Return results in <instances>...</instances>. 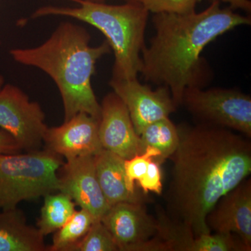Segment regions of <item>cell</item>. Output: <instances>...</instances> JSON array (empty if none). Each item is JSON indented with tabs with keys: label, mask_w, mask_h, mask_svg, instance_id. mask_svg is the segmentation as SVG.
I'll return each instance as SVG.
<instances>
[{
	"label": "cell",
	"mask_w": 251,
	"mask_h": 251,
	"mask_svg": "<svg viewBox=\"0 0 251 251\" xmlns=\"http://www.w3.org/2000/svg\"><path fill=\"white\" fill-rule=\"evenodd\" d=\"M177 128L179 145L169 158L173 166L166 215L180 233L195 238L211 233L209 211L251 175V144L248 137L216 126Z\"/></svg>",
	"instance_id": "obj_1"
},
{
	"label": "cell",
	"mask_w": 251,
	"mask_h": 251,
	"mask_svg": "<svg viewBox=\"0 0 251 251\" xmlns=\"http://www.w3.org/2000/svg\"><path fill=\"white\" fill-rule=\"evenodd\" d=\"M152 23L155 34L142 50L140 74L145 82L168 87L178 108L186 89L204 88L211 80L203 50L225 33L250 25L251 18L214 1L199 13L153 14Z\"/></svg>",
	"instance_id": "obj_2"
},
{
	"label": "cell",
	"mask_w": 251,
	"mask_h": 251,
	"mask_svg": "<svg viewBox=\"0 0 251 251\" xmlns=\"http://www.w3.org/2000/svg\"><path fill=\"white\" fill-rule=\"evenodd\" d=\"M90 40L85 28L64 22L41 45L9 52L16 62L37 68L53 80L62 97L64 121L80 112L100 120V104L92 79L97 62L111 49L106 41L92 46Z\"/></svg>",
	"instance_id": "obj_3"
},
{
	"label": "cell",
	"mask_w": 251,
	"mask_h": 251,
	"mask_svg": "<svg viewBox=\"0 0 251 251\" xmlns=\"http://www.w3.org/2000/svg\"><path fill=\"white\" fill-rule=\"evenodd\" d=\"M78 6H45L31 15L36 19L46 16L74 18L97 28L106 38L115 56L112 79L138 78L141 68V52L150 12L140 1L111 5L88 0H69Z\"/></svg>",
	"instance_id": "obj_4"
},
{
	"label": "cell",
	"mask_w": 251,
	"mask_h": 251,
	"mask_svg": "<svg viewBox=\"0 0 251 251\" xmlns=\"http://www.w3.org/2000/svg\"><path fill=\"white\" fill-rule=\"evenodd\" d=\"M62 157L49 150L0 155V209L58 192Z\"/></svg>",
	"instance_id": "obj_5"
},
{
	"label": "cell",
	"mask_w": 251,
	"mask_h": 251,
	"mask_svg": "<svg viewBox=\"0 0 251 251\" xmlns=\"http://www.w3.org/2000/svg\"><path fill=\"white\" fill-rule=\"evenodd\" d=\"M181 105L198 123L235 130L251 137V97L237 89L190 87Z\"/></svg>",
	"instance_id": "obj_6"
},
{
	"label": "cell",
	"mask_w": 251,
	"mask_h": 251,
	"mask_svg": "<svg viewBox=\"0 0 251 251\" xmlns=\"http://www.w3.org/2000/svg\"><path fill=\"white\" fill-rule=\"evenodd\" d=\"M0 127L26 151L40 150L48 128L41 105L11 84L0 90Z\"/></svg>",
	"instance_id": "obj_7"
},
{
	"label": "cell",
	"mask_w": 251,
	"mask_h": 251,
	"mask_svg": "<svg viewBox=\"0 0 251 251\" xmlns=\"http://www.w3.org/2000/svg\"><path fill=\"white\" fill-rule=\"evenodd\" d=\"M119 251H154L153 239L158 220L150 215L144 202H123L109 208L101 220Z\"/></svg>",
	"instance_id": "obj_8"
},
{
	"label": "cell",
	"mask_w": 251,
	"mask_h": 251,
	"mask_svg": "<svg viewBox=\"0 0 251 251\" xmlns=\"http://www.w3.org/2000/svg\"><path fill=\"white\" fill-rule=\"evenodd\" d=\"M110 87L125 103L130 120L138 135L153 122L169 117L176 105L166 86H158L153 90L140 83L138 78L130 80L111 79Z\"/></svg>",
	"instance_id": "obj_9"
},
{
	"label": "cell",
	"mask_w": 251,
	"mask_h": 251,
	"mask_svg": "<svg viewBox=\"0 0 251 251\" xmlns=\"http://www.w3.org/2000/svg\"><path fill=\"white\" fill-rule=\"evenodd\" d=\"M59 191L68 195L80 209L101 220L110 207L96 173L94 156L66 159L58 171Z\"/></svg>",
	"instance_id": "obj_10"
},
{
	"label": "cell",
	"mask_w": 251,
	"mask_h": 251,
	"mask_svg": "<svg viewBox=\"0 0 251 251\" xmlns=\"http://www.w3.org/2000/svg\"><path fill=\"white\" fill-rule=\"evenodd\" d=\"M99 135L104 150L125 160L145 151L126 107L115 92L107 94L100 103Z\"/></svg>",
	"instance_id": "obj_11"
},
{
	"label": "cell",
	"mask_w": 251,
	"mask_h": 251,
	"mask_svg": "<svg viewBox=\"0 0 251 251\" xmlns=\"http://www.w3.org/2000/svg\"><path fill=\"white\" fill-rule=\"evenodd\" d=\"M99 120L80 112L59 126L48 127L44 135L46 150L66 159L96 156L103 150L99 139Z\"/></svg>",
	"instance_id": "obj_12"
},
{
	"label": "cell",
	"mask_w": 251,
	"mask_h": 251,
	"mask_svg": "<svg viewBox=\"0 0 251 251\" xmlns=\"http://www.w3.org/2000/svg\"><path fill=\"white\" fill-rule=\"evenodd\" d=\"M206 224L211 232L236 234L251 249V180L244 179L220 198Z\"/></svg>",
	"instance_id": "obj_13"
},
{
	"label": "cell",
	"mask_w": 251,
	"mask_h": 251,
	"mask_svg": "<svg viewBox=\"0 0 251 251\" xmlns=\"http://www.w3.org/2000/svg\"><path fill=\"white\" fill-rule=\"evenodd\" d=\"M0 251H49V246L17 207L0 209Z\"/></svg>",
	"instance_id": "obj_14"
},
{
	"label": "cell",
	"mask_w": 251,
	"mask_h": 251,
	"mask_svg": "<svg viewBox=\"0 0 251 251\" xmlns=\"http://www.w3.org/2000/svg\"><path fill=\"white\" fill-rule=\"evenodd\" d=\"M94 163L99 184L110 206L123 202H144L139 193H130L127 188L124 158L103 149L94 156Z\"/></svg>",
	"instance_id": "obj_15"
},
{
	"label": "cell",
	"mask_w": 251,
	"mask_h": 251,
	"mask_svg": "<svg viewBox=\"0 0 251 251\" xmlns=\"http://www.w3.org/2000/svg\"><path fill=\"white\" fill-rule=\"evenodd\" d=\"M44 198V205L36 227L45 237L67 224L76 211V204L68 195L59 191L49 193Z\"/></svg>",
	"instance_id": "obj_16"
},
{
	"label": "cell",
	"mask_w": 251,
	"mask_h": 251,
	"mask_svg": "<svg viewBox=\"0 0 251 251\" xmlns=\"http://www.w3.org/2000/svg\"><path fill=\"white\" fill-rule=\"evenodd\" d=\"M140 138L144 150L150 147L159 151V157L154 159L162 164L169 159L179 145L177 126L170 117L162 119L145 127Z\"/></svg>",
	"instance_id": "obj_17"
},
{
	"label": "cell",
	"mask_w": 251,
	"mask_h": 251,
	"mask_svg": "<svg viewBox=\"0 0 251 251\" xmlns=\"http://www.w3.org/2000/svg\"><path fill=\"white\" fill-rule=\"evenodd\" d=\"M95 221V218L86 209L76 210L67 224L54 232L49 251H70L85 237Z\"/></svg>",
	"instance_id": "obj_18"
},
{
	"label": "cell",
	"mask_w": 251,
	"mask_h": 251,
	"mask_svg": "<svg viewBox=\"0 0 251 251\" xmlns=\"http://www.w3.org/2000/svg\"><path fill=\"white\" fill-rule=\"evenodd\" d=\"M242 239L230 233L203 234L195 237L188 251H250Z\"/></svg>",
	"instance_id": "obj_19"
},
{
	"label": "cell",
	"mask_w": 251,
	"mask_h": 251,
	"mask_svg": "<svg viewBox=\"0 0 251 251\" xmlns=\"http://www.w3.org/2000/svg\"><path fill=\"white\" fill-rule=\"evenodd\" d=\"M70 251H119V249L105 225L100 220H97L85 237Z\"/></svg>",
	"instance_id": "obj_20"
},
{
	"label": "cell",
	"mask_w": 251,
	"mask_h": 251,
	"mask_svg": "<svg viewBox=\"0 0 251 251\" xmlns=\"http://www.w3.org/2000/svg\"><path fill=\"white\" fill-rule=\"evenodd\" d=\"M159 151L156 149L148 147L145 151L137 154L129 159L125 160V173L126 184L128 191L132 193H136L135 187V181L143 177L148 171L149 164L153 158H158Z\"/></svg>",
	"instance_id": "obj_21"
},
{
	"label": "cell",
	"mask_w": 251,
	"mask_h": 251,
	"mask_svg": "<svg viewBox=\"0 0 251 251\" xmlns=\"http://www.w3.org/2000/svg\"><path fill=\"white\" fill-rule=\"evenodd\" d=\"M200 0H140L150 13L187 14L196 11Z\"/></svg>",
	"instance_id": "obj_22"
},
{
	"label": "cell",
	"mask_w": 251,
	"mask_h": 251,
	"mask_svg": "<svg viewBox=\"0 0 251 251\" xmlns=\"http://www.w3.org/2000/svg\"><path fill=\"white\" fill-rule=\"evenodd\" d=\"M161 165L153 158L149 164L146 173L141 179L138 180V186L145 194L149 192L161 194L163 189Z\"/></svg>",
	"instance_id": "obj_23"
},
{
	"label": "cell",
	"mask_w": 251,
	"mask_h": 251,
	"mask_svg": "<svg viewBox=\"0 0 251 251\" xmlns=\"http://www.w3.org/2000/svg\"><path fill=\"white\" fill-rule=\"evenodd\" d=\"M23 151L14 137L6 130H0V155L21 153Z\"/></svg>",
	"instance_id": "obj_24"
},
{
	"label": "cell",
	"mask_w": 251,
	"mask_h": 251,
	"mask_svg": "<svg viewBox=\"0 0 251 251\" xmlns=\"http://www.w3.org/2000/svg\"><path fill=\"white\" fill-rule=\"evenodd\" d=\"M211 1H219L226 3L233 10L240 9L250 14L251 11V1L250 0H210Z\"/></svg>",
	"instance_id": "obj_25"
},
{
	"label": "cell",
	"mask_w": 251,
	"mask_h": 251,
	"mask_svg": "<svg viewBox=\"0 0 251 251\" xmlns=\"http://www.w3.org/2000/svg\"><path fill=\"white\" fill-rule=\"evenodd\" d=\"M4 85V77H3V75H1V74H0V90H1V89L2 88L3 86Z\"/></svg>",
	"instance_id": "obj_26"
},
{
	"label": "cell",
	"mask_w": 251,
	"mask_h": 251,
	"mask_svg": "<svg viewBox=\"0 0 251 251\" xmlns=\"http://www.w3.org/2000/svg\"><path fill=\"white\" fill-rule=\"evenodd\" d=\"M88 1H97V2H104V1L105 0H88ZM126 1H140V0H126Z\"/></svg>",
	"instance_id": "obj_27"
}]
</instances>
